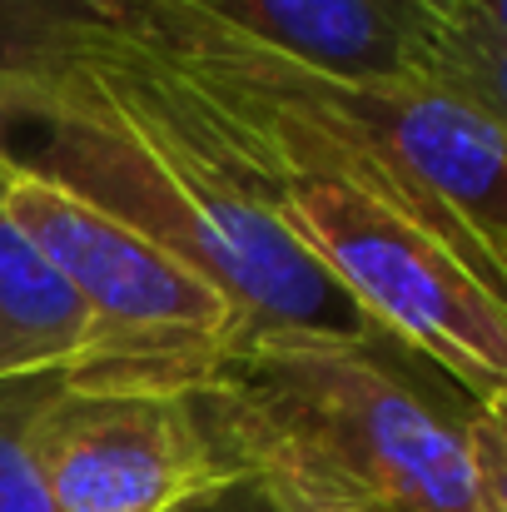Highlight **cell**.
<instances>
[{"instance_id":"7c38bea8","label":"cell","mask_w":507,"mask_h":512,"mask_svg":"<svg viewBox=\"0 0 507 512\" xmlns=\"http://www.w3.org/2000/svg\"><path fill=\"white\" fill-rule=\"evenodd\" d=\"M453 5H463V10H473L493 35H503L507 40V0H453Z\"/></svg>"},{"instance_id":"8992f818","label":"cell","mask_w":507,"mask_h":512,"mask_svg":"<svg viewBox=\"0 0 507 512\" xmlns=\"http://www.w3.org/2000/svg\"><path fill=\"white\" fill-rule=\"evenodd\" d=\"M95 358V324L50 254L0 204V383L80 378Z\"/></svg>"},{"instance_id":"5b68a950","label":"cell","mask_w":507,"mask_h":512,"mask_svg":"<svg viewBox=\"0 0 507 512\" xmlns=\"http://www.w3.org/2000/svg\"><path fill=\"white\" fill-rule=\"evenodd\" d=\"M338 80H418L438 0H189Z\"/></svg>"},{"instance_id":"8fae6325","label":"cell","mask_w":507,"mask_h":512,"mask_svg":"<svg viewBox=\"0 0 507 512\" xmlns=\"http://www.w3.org/2000/svg\"><path fill=\"white\" fill-rule=\"evenodd\" d=\"M35 10L40 0H0V174H5V140H10V105H5V85L10 70L25 60L30 50V30H35Z\"/></svg>"},{"instance_id":"9c48e42d","label":"cell","mask_w":507,"mask_h":512,"mask_svg":"<svg viewBox=\"0 0 507 512\" xmlns=\"http://www.w3.org/2000/svg\"><path fill=\"white\" fill-rule=\"evenodd\" d=\"M165 512H304L294 498H284L269 478L259 473H224L204 488H194L189 498H179Z\"/></svg>"},{"instance_id":"6da1fadb","label":"cell","mask_w":507,"mask_h":512,"mask_svg":"<svg viewBox=\"0 0 507 512\" xmlns=\"http://www.w3.org/2000/svg\"><path fill=\"white\" fill-rule=\"evenodd\" d=\"M403 358L363 343H234L179 393L224 473H259L304 512H493L473 408L453 413Z\"/></svg>"},{"instance_id":"3957f363","label":"cell","mask_w":507,"mask_h":512,"mask_svg":"<svg viewBox=\"0 0 507 512\" xmlns=\"http://www.w3.org/2000/svg\"><path fill=\"white\" fill-rule=\"evenodd\" d=\"M0 204L70 279L95 324V358L70 388L179 393L239 343V314L209 279L75 189L5 165Z\"/></svg>"},{"instance_id":"52a82bcc","label":"cell","mask_w":507,"mask_h":512,"mask_svg":"<svg viewBox=\"0 0 507 512\" xmlns=\"http://www.w3.org/2000/svg\"><path fill=\"white\" fill-rule=\"evenodd\" d=\"M418 80L468 100L473 110H483L493 125L507 130V40L493 35L473 10L438 0Z\"/></svg>"},{"instance_id":"277c9868","label":"cell","mask_w":507,"mask_h":512,"mask_svg":"<svg viewBox=\"0 0 507 512\" xmlns=\"http://www.w3.org/2000/svg\"><path fill=\"white\" fill-rule=\"evenodd\" d=\"M30 453L55 512H165L224 478V463L184 393L60 383L35 423Z\"/></svg>"},{"instance_id":"4fadbf2b","label":"cell","mask_w":507,"mask_h":512,"mask_svg":"<svg viewBox=\"0 0 507 512\" xmlns=\"http://www.w3.org/2000/svg\"><path fill=\"white\" fill-rule=\"evenodd\" d=\"M0 179H5V174H0Z\"/></svg>"},{"instance_id":"30bf717a","label":"cell","mask_w":507,"mask_h":512,"mask_svg":"<svg viewBox=\"0 0 507 512\" xmlns=\"http://www.w3.org/2000/svg\"><path fill=\"white\" fill-rule=\"evenodd\" d=\"M468 438H473V453H478L493 512H507V403L473 408L468 413Z\"/></svg>"},{"instance_id":"7a4b0ae2","label":"cell","mask_w":507,"mask_h":512,"mask_svg":"<svg viewBox=\"0 0 507 512\" xmlns=\"http://www.w3.org/2000/svg\"><path fill=\"white\" fill-rule=\"evenodd\" d=\"M169 80L234 184L334 274L383 339L458 383L468 408L507 403V299L463 254L358 179L294 170L234 145L209 125L194 90L179 75Z\"/></svg>"},{"instance_id":"ba28073f","label":"cell","mask_w":507,"mask_h":512,"mask_svg":"<svg viewBox=\"0 0 507 512\" xmlns=\"http://www.w3.org/2000/svg\"><path fill=\"white\" fill-rule=\"evenodd\" d=\"M65 378H10L0 383V512H55L30 453V423Z\"/></svg>"}]
</instances>
